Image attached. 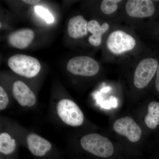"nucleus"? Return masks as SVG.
Here are the masks:
<instances>
[{
    "mask_svg": "<svg viewBox=\"0 0 159 159\" xmlns=\"http://www.w3.org/2000/svg\"><path fill=\"white\" fill-rule=\"evenodd\" d=\"M8 63L13 72L28 78L37 76L41 70V65L37 58L25 54L13 55L9 57Z\"/></svg>",
    "mask_w": 159,
    "mask_h": 159,
    "instance_id": "1",
    "label": "nucleus"
},
{
    "mask_svg": "<svg viewBox=\"0 0 159 159\" xmlns=\"http://www.w3.org/2000/svg\"><path fill=\"white\" fill-rule=\"evenodd\" d=\"M80 144L84 150L97 157L107 158L114 152V147L106 137L97 134H91L83 137Z\"/></svg>",
    "mask_w": 159,
    "mask_h": 159,
    "instance_id": "2",
    "label": "nucleus"
},
{
    "mask_svg": "<svg viewBox=\"0 0 159 159\" xmlns=\"http://www.w3.org/2000/svg\"><path fill=\"white\" fill-rule=\"evenodd\" d=\"M57 112L63 121L67 125L78 126L82 125L84 117L78 106L72 100L63 99L57 105Z\"/></svg>",
    "mask_w": 159,
    "mask_h": 159,
    "instance_id": "3",
    "label": "nucleus"
},
{
    "mask_svg": "<svg viewBox=\"0 0 159 159\" xmlns=\"http://www.w3.org/2000/svg\"><path fill=\"white\" fill-rule=\"evenodd\" d=\"M67 69L74 75L91 77L98 73L99 66L98 62L92 57L77 56L69 60Z\"/></svg>",
    "mask_w": 159,
    "mask_h": 159,
    "instance_id": "4",
    "label": "nucleus"
},
{
    "mask_svg": "<svg viewBox=\"0 0 159 159\" xmlns=\"http://www.w3.org/2000/svg\"><path fill=\"white\" fill-rule=\"evenodd\" d=\"M158 66L157 61L154 58H145L141 61L134 74V83L136 87L142 89L147 86L156 73Z\"/></svg>",
    "mask_w": 159,
    "mask_h": 159,
    "instance_id": "5",
    "label": "nucleus"
},
{
    "mask_svg": "<svg viewBox=\"0 0 159 159\" xmlns=\"http://www.w3.org/2000/svg\"><path fill=\"white\" fill-rule=\"evenodd\" d=\"M135 45L136 41L133 36L119 30L112 32L107 42L108 50L115 54H121L131 51Z\"/></svg>",
    "mask_w": 159,
    "mask_h": 159,
    "instance_id": "6",
    "label": "nucleus"
},
{
    "mask_svg": "<svg viewBox=\"0 0 159 159\" xmlns=\"http://www.w3.org/2000/svg\"><path fill=\"white\" fill-rule=\"evenodd\" d=\"M115 131L126 137L130 142H138L141 138L142 129L132 118L129 116L117 119L113 125Z\"/></svg>",
    "mask_w": 159,
    "mask_h": 159,
    "instance_id": "7",
    "label": "nucleus"
},
{
    "mask_svg": "<svg viewBox=\"0 0 159 159\" xmlns=\"http://www.w3.org/2000/svg\"><path fill=\"white\" fill-rule=\"evenodd\" d=\"M125 10L130 17L145 18L153 15L155 8L152 1L130 0L126 3Z\"/></svg>",
    "mask_w": 159,
    "mask_h": 159,
    "instance_id": "8",
    "label": "nucleus"
},
{
    "mask_svg": "<svg viewBox=\"0 0 159 159\" xmlns=\"http://www.w3.org/2000/svg\"><path fill=\"white\" fill-rule=\"evenodd\" d=\"M12 93L20 105L31 107L35 104V95L25 84L17 80L12 86Z\"/></svg>",
    "mask_w": 159,
    "mask_h": 159,
    "instance_id": "9",
    "label": "nucleus"
},
{
    "mask_svg": "<svg viewBox=\"0 0 159 159\" xmlns=\"http://www.w3.org/2000/svg\"><path fill=\"white\" fill-rule=\"evenodd\" d=\"M34 35V31L31 29H20L11 33L8 38V41L11 46L16 48L25 49L32 42Z\"/></svg>",
    "mask_w": 159,
    "mask_h": 159,
    "instance_id": "10",
    "label": "nucleus"
},
{
    "mask_svg": "<svg viewBox=\"0 0 159 159\" xmlns=\"http://www.w3.org/2000/svg\"><path fill=\"white\" fill-rule=\"evenodd\" d=\"M28 148L31 153L37 157H43L51 149V143L38 135L31 134L27 139Z\"/></svg>",
    "mask_w": 159,
    "mask_h": 159,
    "instance_id": "11",
    "label": "nucleus"
},
{
    "mask_svg": "<svg viewBox=\"0 0 159 159\" xmlns=\"http://www.w3.org/2000/svg\"><path fill=\"white\" fill-rule=\"evenodd\" d=\"M88 22L81 15L71 18L68 25L69 35L74 39L83 37L88 34Z\"/></svg>",
    "mask_w": 159,
    "mask_h": 159,
    "instance_id": "12",
    "label": "nucleus"
},
{
    "mask_svg": "<svg viewBox=\"0 0 159 159\" xmlns=\"http://www.w3.org/2000/svg\"><path fill=\"white\" fill-rule=\"evenodd\" d=\"M88 30L93 34L89 38V41L92 45L98 47L102 42V36L109 29L107 23H104L102 25L96 20H91L88 23Z\"/></svg>",
    "mask_w": 159,
    "mask_h": 159,
    "instance_id": "13",
    "label": "nucleus"
},
{
    "mask_svg": "<svg viewBox=\"0 0 159 159\" xmlns=\"http://www.w3.org/2000/svg\"><path fill=\"white\" fill-rule=\"evenodd\" d=\"M145 122L148 128L155 129L159 125V102L152 101L148 106V114Z\"/></svg>",
    "mask_w": 159,
    "mask_h": 159,
    "instance_id": "14",
    "label": "nucleus"
},
{
    "mask_svg": "<svg viewBox=\"0 0 159 159\" xmlns=\"http://www.w3.org/2000/svg\"><path fill=\"white\" fill-rule=\"evenodd\" d=\"M16 147L15 140L11 139L9 134L4 133L0 134V152L5 155L12 153Z\"/></svg>",
    "mask_w": 159,
    "mask_h": 159,
    "instance_id": "15",
    "label": "nucleus"
},
{
    "mask_svg": "<svg viewBox=\"0 0 159 159\" xmlns=\"http://www.w3.org/2000/svg\"><path fill=\"white\" fill-rule=\"evenodd\" d=\"M119 0H104L101 3V11L106 14H111L116 11L118 9L117 3L121 2Z\"/></svg>",
    "mask_w": 159,
    "mask_h": 159,
    "instance_id": "16",
    "label": "nucleus"
},
{
    "mask_svg": "<svg viewBox=\"0 0 159 159\" xmlns=\"http://www.w3.org/2000/svg\"><path fill=\"white\" fill-rule=\"evenodd\" d=\"M34 10L36 14L45 20L48 24H51L54 21V18L48 9L42 6H36L34 7Z\"/></svg>",
    "mask_w": 159,
    "mask_h": 159,
    "instance_id": "17",
    "label": "nucleus"
},
{
    "mask_svg": "<svg viewBox=\"0 0 159 159\" xmlns=\"http://www.w3.org/2000/svg\"><path fill=\"white\" fill-rule=\"evenodd\" d=\"M9 102V97L6 91L2 87H0V110H3L6 108Z\"/></svg>",
    "mask_w": 159,
    "mask_h": 159,
    "instance_id": "18",
    "label": "nucleus"
},
{
    "mask_svg": "<svg viewBox=\"0 0 159 159\" xmlns=\"http://www.w3.org/2000/svg\"><path fill=\"white\" fill-rule=\"evenodd\" d=\"M155 86L157 90L159 93V63L157 71V78L155 82Z\"/></svg>",
    "mask_w": 159,
    "mask_h": 159,
    "instance_id": "19",
    "label": "nucleus"
},
{
    "mask_svg": "<svg viewBox=\"0 0 159 159\" xmlns=\"http://www.w3.org/2000/svg\"><path fill=\"white\" fill-rule=\"evenodd\" d=\"M22 2L26 4H29V5H35L39 2L40 1H38V0H24V1H22Z\"/></svg>",
    "mask_w": 159,
    "mask_h": 159,
    "instance_id": "20",
    "label": "nucleus"
}]
</instances>
